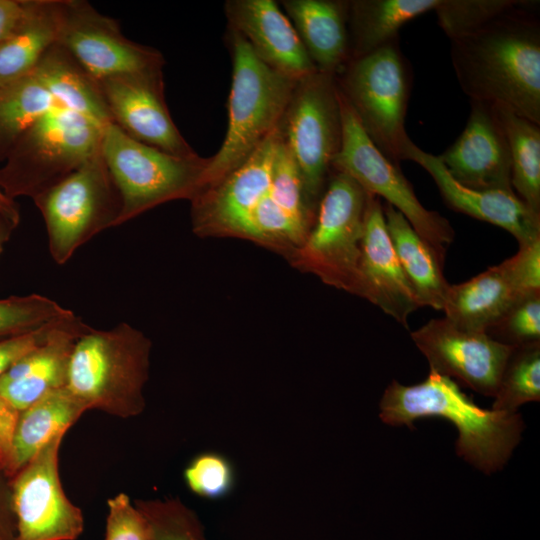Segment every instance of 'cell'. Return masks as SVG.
Instances as JSON below:
<instances>
[{"label": "cell", "mask_w": 540, "mask_h": 540, "mask_svg": "<svg viewBox=\"0 0 540 540\" xmlns=\"http://www.w3.org/2000/svg\"><path fill=\"white\" fill-rule=\"evenodd\" d=\"M519 6L450 40L457 81L470 100L500 104L540 125V21Z\"/></svg>", "instance_id": "obj_1"}, {"label": "cell", "mask_w": 540, "mask_h": 540, "mask_svg": "<svg viewBox=\"0 0 540 540\" xmlns=\"http://www.w3.org/2000/svg\"><path fill=\"white\" fill-rule=\"evenodd\" d=\"M380 418L388 425H406L438 417L457 428L456 453L485 474L501 470L521 440L524 422L521 415L479 407L451 378L430 370L427 378L415 385L393 380L379 404Z\"/></svg>", "instance_id": "obj_2"}, {"label": "cell", "mask_w": 540, "mask_h": 540, "mask_svg": "<svg viewBox=\"0 0 540 540\" xmlns=\"http://www.w3.org/2000/svg\"><path fill=\"white\" fill-rule=\"evenodd\" d=\"M151 341L121 322L107 330L93 327L76 341L66 387L88 410L127 419L145 408Z\"/></svg>", "instance_id": "obj_3"}, {"label": "cell", "mask_w": 540, "mask_h": 540, "mask_svg": "<svg viewBox=\"0 0 540 540\" xmlns=\"http://www.w3.org/2000/svg\"><path fill=\"white\" fill-rule=\"evenodd\" d=\"M226 36L232 58L227 130L220 149L209 157L201 189L216 184L250 157L279 124L298 81L263 63L237 32L228 28Z\"/></svg>", "instance_id": "obj_4"}, {"label": "cell", "mask_w": 540, "mask_h": 540, "mask_svg": "<svg viewBox=\"0 0 540 540\" xmlns=\"http://www.w3.org/2000/svg\"><path fill=\"white\" fill-rule=\"evenodd\" d=\"M102 129L57 106L17 140L0 169V188L11 199L32 200L61 182L100 147Z\"/></svg>", "instance_id": "obj_5"}, {"label": "cell", "mask_w": 540, "mask_h": 540, "mask_svg": "<svg viewBox=\"0 0 540 540\" xmlns=\"http://www.w3.org/2000/svg\"><path fill=\"white\" fill-rule=\"evenodd\" d=\"M336 81L368 137L399 165L412 141L405 129L412 75L399 37L350 60Z\"/></svg>", "instance_id": "obj_6"}, {"label": "cell", "mask_w": 540, "mask_h": 540, "mask_svg": "<svg viewBox=\"0 0 540 540\" xmlns=\"http://www.w3.org/2000/svg\"><path fill=\"white\" fill-rule=\"evenodd\" d=\"M101 152L122 199L120 225L160 204L191 200L209 158L176 156L139 142L116 124L102 129Z\"/></svg>", "instance_id": "obj_7"}, {"label": "cell", "mask_w": 540, "mask_h": 540, "mask_svg": "<svg viewBox=\"0 0 540 540\" xmlns=\"http://www.w3.org/2000/svg\"><path fill=\"white\" fill-rule=\"evenodd\" d=\"M55 263L65 264L97 234L120 225L122 199L100 147L77 170L33 199Z\"/></svg>", "instance_id": "obj_8"}, {"label": "cell", "mask_w": 540, "mask_h": 540, "mask_svg": "<svg viewBox=\"0 0 540 540\" xmlns=\"http://www.w3.org/2000/svg\"><path fill=\"white\" fill-rule=\"evenodd\" d=\"M368 197L350 176L332 171L312 228L294 252L300 268L355 295Z\"/></svg>", "instance_id": "obj_9"}, {"label": "cell", "mask_w": 540, "mask_h": 540, "mask_svg": "<svg viewBox=\"0 0 540 540\" xmlns=\"http://www.w3.org/2000/svg\"><path fill=\"white\" fill-rule=\"evenodd\" d=\"M339 99L342 139L332 171L347 174L367 193L383 198L398 210L444 264L447 246L455 237L453 227L445 217L428 210L419 201L399 165L371 141L340 90Z\"/></svg>", "instance_id": "obj_10"}, {"label": "cell", "mask_w": 540, "mask_h": 540, "mask_svg": "<svg viewBox=\"0 0 540 540\" xmlns=\"http://www.w3.org/2000/svg\"><path fill=\"white\" fill-rule=\"evenodd\" d=\"M280 128L306 191L318 205L342 139L336 76L317 70L299 79L280 120Z\"/></svg>", "instance_id": "obj_11"}, {"label": "cell", "mask_w": 540, "mask_h": 540, "mask_svg": "<svg viewBox=\"0 0 540 540\" xmlns=\"http://www.w3.org/2000/svg\"><path fill=\"white\" fill-rule=\"evenodd\" d=\"M58 43L97 81L118 76L163 77V55L126 38L115 19L87 1L63 0Z\"/></svg>", "instance_id": "obj_12"}, {"label": "cell", "mask_w": 540, "mask_h": 540, "mask_svg": "<svg viewBox=\"0 0 540 540\" xmlns=\"http://www.w3.org/2000/svg\"><path fill=\"white\" fill-rule=\"evenodd\" d=\"M64 436L50 440L10 479L16 540H76L84 530L82 510L67 497L59 475Z\"/></svg>", "instance_id": "obj_13"}, {"label": "cell", "mask_w": 540, "mask_h": 540, "mask_svg": "<svg viewBox=\"0 0 540 540\" xmlns=\"http://www.w3.org/2000/svg\"><path fill=\"white\" fill-rule=\"evenodd\" d=\"M281 140L279 122L242 165L190 200L197 235L246 239L251 215L271 187Z\"/></svg>", "instance_id": "obj_14"}, {"label": "cell", "mask_w": 540, "mask_h": 540, "mask_svg": "<svg viewBox=\"0 0 540 540\" xmlns=\"http://www.w3.org/2000/svg\"><path fill=\"white\" fill-rule=\"evenodd\" d=\"M410 335L430 370L494 397L512 347L493 340L486 332L460 328L446 317L431 319Z\"/></svg>", "instance_id": "obj_15"}, {"label": "cell", "mask_w": 540, "mask_h": 540, "mask_svg": "<svg viewBox=\"0 0 540 540\" xmlns=\"http://www.w3.org/2000/svg\"><path fill=\"white\" fill-rule=\"evenodd\" d=\"M97 82L113 123L128 136L176 156L197 154L171 118L163 77L118 76Z\"/></svg>", "instance_id": "obj_16"}, {"label": "cell", "mask_w": 540, "mask_h": 540, "mask_svg": "<svg viewBox=\"0 0 540 540\" xmlns=\"http://www.w3.org/2000/svg\"><path fill=\"white\" fill-rule=\"evenodd\" d=\"M470 104L464 130L438 158L463 186L513 191L508 142L494 106L476 100H470Z\"/></svg>", "instance_id": "obj_17"}, {"label": "cell", "mask_w": 540, "mask_h": 540, "mask_svg": "<svg viewBox=\"0 0 540 540\" xmlns=\"http://www.w3.org/2000/svg\"><path fill=\"white\" fill-rule=\"evenodd\" d=\"M357 295L408 328V318L421 307L391 242L383 203L369 194L361 241Z\"/></svg>", "instance_id": "obj_18"}, {"label": "cell", "mask_w": 540, "mask_h": 540, "mask_svg": "<svg viewBox=\"0 0 540 540\" xmlns=\"http://www.w3.org/2000/svg\"><path fill=\"white\" fill-rule=\"evenodd\" d=\"M224 12L228 28L240 34L271 69L294 80L317 71L276 1L228 0Z\"/></svg>", "instance_id": "obj_19"}, {"label": "cell", "mask_w": 540, "mask_h": 540, "mask_svg": "<svg viewBox=\"0 0 540 540\" xmlns=\"http://www.w3.org/2000/svg\"><path fill=\"white\" fill-rule=\"evenodd\" d=\"M404 160L421 166L434 180L446 205L454 211L508 231L519 245L540 239V216L535 215L513 191L477 190L454 180L438 156L411 141Z\"/></svg>", "instance_id": "obj_20"}, {"label": "cell", "mask_w": 540, "mask_h": 540, "mask_svg": "<svg viewBox=\"0 0 540 540\" xmlns=\"http://www.w3.org/2000/svg\"><path fill=\"white\" fill-rule=\"evenodd\" d=\"M89 327L73 312L58 321L43 342L0 377V394L22 411L46 394L66 387L73 347Z\"/></svg>", "instance_id": "obj_21"}, {"label": "cell", "mask_w": 540, "mask_h": 540, "mask_svg": "<svg viewBox=\"0 0 540 540\" xmlns=\"http://www.w3.org/2000/svg\"><path fill=\"white\" fill-rule=\"evenodd\" d=\"M309 58L320 72L337 76L351 59L348 1L282 0Z\"/></svg>", "instance_id": "obj_22"}, {"label": "cell", "mask_w": 540, "mask_h": 540, "mask_svg": "<svg viewBox=\"0 0 540 540\" xmlns=\"http://www.w3.org/2000/svg\"><path fill=\"white\" fill-rule=\"evenodd\" d=\"M537 293V292H536ZM526 293L508 259L459 284L450 285L443 311L456 326L486 332Z\"/></svg>", "instance_id": "obj_23"}, {"label": "cell", "mask_w": 540, "mask_h": 540, "mask_svg": "<svg viewBox=\"0 0 540 540\" xmlns=\"http://www.w3.org/2000/svg\"><path fill=\"white\" fill-rule=\"evenodd\" d=\"M63 0H25L23 15L0 43V88L33 72L59 42Z\"/></svg>", "instance_id": "obj_24"}, {"label": "cell", "mask_w": 540, "mask_h": 540, "mask_svg": "<svg viewBox=\"0 0 540 540\" xmlns=\"http://www.w3.org/2000/svg\"><path fill=\"white\" fill-rule=\"evenodd\" d=\"M62 107L104 128L113 123L99 84L59 43L31 73Z\"/></svg>", "instance_id": "obj_25"}, {"label": "cell", "mask_w": 540, "mask_h": 540, "mask_svg": "<svg viewBox=\"0 0 540 540\" xmlns=\"http://www.w3.org/2000/svg\"><path fill=\"white\" fill-rule=\"evenodd\" d=\"M383 212L394 250L421 307L443 311L450 287L444 264L398 210L384 203Z\"/></svg>", "instance_id": "obj_26"}, {"label": "cell", "mask_w": 540, "mask_h": 540, "mask_svg": "<svg viewBox=\"0 0 540 540\" xmlns=\"http://www.w3.org/2000/svg\"><path fill=\"white\" fill-rule=\"evenodd\" d=\"M86 411L67 387L46 394L22 410L14 438L11 478L50 440L65 435Z\"/></svg>", "instance_id": "obj_27"}, {"label": "cell", "mask_w": 540, "mask_h": 540, "mask_svg": "<svg viewBox=\"0 0 540 540\" xmlns=\"http://www.w3.org/2000/svg\"><path fill=\"white\" fill-rule=\"evenodd\" d=\"M439 0L348 1L351 59L369 54L398 38L400 28L432 11Z\"/></svg>", "instance_id": "obj_28"}, {"label": "cell", "mask_w": 540, "mask_h": 540, "mask_svg": "<svg viewBox=\"0 0 540 540\" xmlns=\"http://www.w3.org/2000/svg\"><path fill=\"white\" fill-rule=\"evenodd\" d=\"M504 129L515 194L540 216V125L500 104H493Z\"/></svg>", "instance_id": "obj_29"}, {"label": "cell", "mask_w": 540, "mask_h": 540, "mask_svg": "<svg viewBox=\"0 0 540 540\" xmlns=\"http://www.w3.org/2000/svg\"><path fill=\"white\" fill-rule=\"evenodd\" d=\"M59 106L32 75L0 88V160L38 119Z\"/></svg>", "instance_id": "obj_30"}, {"label": "cell", "mask_w": 540, "mask_h": 540, "mask_svg": "<svg viewBox=\"0 0 540 540\" xmlns=\"http://www.w3.org/2000/svg\"><path fill=\"white\" fill-rule=\"evenodd\" d=\"M540 400V343L512 347L494 395L492 409L516 413Z\"/></svg>", "instance_id": "obj_31"}, {"label": "cell", "mask_w": 540, "mask_h": 540, "mask_svg": "<svg viewBox=\"0 0 540 540\" xmlns=\"http://www.w3.org/2000/svg\"><path fill=\"white\" fill-rule=\"evenodd\" d=\"M70 312V309L41 294L1 298L0 341L38 330Z\"/></svg>", "instance_id": "obj_32"}, {"label": "cell", "mask_w": 540, "mask_h": 540, "mask_svg": "<svg viewBox=\"0 0 540 540\" xmlns=\"http://www.w3.org/2000/svg\"><path fill=\"white\" fill-rule=\"evenodd\" d=\"M515 0H439L435 11L438 24L450 40L484 26L519 6Z\"/></svg>", "instance_id": "obj_33"}, {"label": "cell", "mask_w": 540, "mask_h": 540, "mask_svg": "<svg viewBox=\"0 0 540 540\" xmlns=\"http://www.w3.org/2000/svg\"><path fill=\"white\" fill-rule=\"evenodd\" d=\"M486 334L509 347L540 343V292L514 302Z\"/></svg>", "instance_id": "obj_34"}, {"label": "cell", "mask_w": 540, "mask_h": 540, "mask_svg": "<svg viewBox=\"0 0 540 540\" xmlns=\"http://www.w3.org/2000/svg\"><path fill=\"white\" fill-rule=\"evenodd\" d=\"M183 477L194 494L212 500L228 496L236 483L233 464L226 456L216 452L195 456L184 469Z\"/></svg>", "instance_id": "obj_35"}, {"label": "cell", "mask_w": 540, "mask_h": 540, "mask_svg": "<svg viewBox=\"0 0 540 540\" xmlns=\"http://www.w3.org/2000/svg\"><path fill=\"white\" fill-rule=\"evenodd\" d=\"M104 540H152L148 521L126 493H118L107 501Z\"/></svg>", "instance_id": "obj_36"}, {"label": "cell", "mask_w": 540, "mask_h": 540, "mask_svg": "<svg viewBox=\"0 0 540 540\" xmlns=\"http://www.w3.org/2000/svg\"><path fill=\"white\" fill-rule=\"evenodd\" d=\"M61 319L55 322H52L33 332L1 340L0 341V377L20 357H22L28 351H30L31 349L36 347L38 344L43 342L47 338V336L49 335L53 327Z\"/></svg>", "instance_id": "obj_37"}, {"label": "cell", "mask_w": 540, "mask_h": 540, "mask_svg": "<svg viewBox=\"0 0 540 540\" xmlns=\"http://www.w3.org/2000/svg\"><path fill=\"white\" fill-rule=\"evenodd\" d=\"M20 410L0 394V469L12 475V455Z\"/></svg>", "instance_id": "obj_38"}, {"label": "cell", "mask_w": 540, "mask_h": 540, "mask_svg": "<svg viewBox=\"0 0 540 540\" xmlns=\"http://www.w3.org/2000/svg\"><path fill=\"white\" fill-rule=\"evenodd\" d=\"M155 540H206L202 524L191 518L168 522L156 534Z\"/></svg>", "instance_id": "obj_39"}, {"label": "cell", "mask_w": 540, "mask_h": 540, "mask_svg": "<svg viewBox=\"0 0 540 540\" xmlns=\"http://www.w3.org/2000/svg\"><path fill=\"white\" fill-rule=\"evenodd\" d=\"M0 540H16V523L11 507L10 480L0 469Z\"/></svg>", "instance_id": "obj_40"}, {"label": "cell", "mask_w": 540, "mask_h": 540, "mask_svg": "<svg viewBox=\"0 0 540 540\" xmlns=\"http://www.w3.org/2000/svg\"><path fill=\"white\" fill-rule=\"evenodd\" d=\"M24 8L25 0H0V43L16 27Z\"/></svg>", "instance_id": "obj_41"}, {"label": "cell", "mask_w": 540, "mask_h": 540, "mask_svg": "<svg viewBox=\"0 0 540 540\" xmlns=\"http://www.w3.org/2000/svg\"><path fill=\"white\" fill-rule=\"evenodd\" d=\"M19 223L20 219L0 211V257Z\"/></svg>", "instance_id": "obj_42"}, {"label": "cell", "mask_w": 540, "mask_h": 540, "mask_svg": "<svg viewBox=\"0 0 540 540\" xmlns=\"http://www.w3.org/2000/svg\"><path fill=\"white\" fill-rule=\"evenodd\" d=\"M0 211L20 219V210L14 199L9 198L0 188Z\"/></svg>", "instance_id": "obj_43"}]
</instances>
